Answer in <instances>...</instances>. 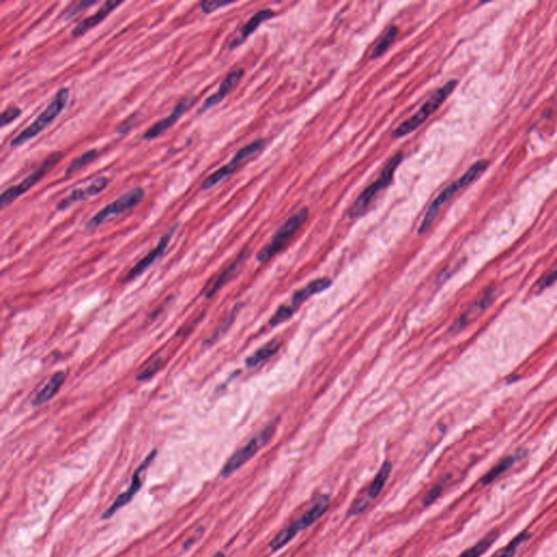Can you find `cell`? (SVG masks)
Returning a JSON list of instances; mask_svg holds the SVG:
<instances>
[{"mask_svg":"<svg viewBox=\"0 0 557 557\" xmlns=\"http://www.w3.org/2000/svg\"><path fill=\"white\" fill-rule=\"evenodd\" d=\"M277 429V422L268 425L263 430L258 433L257 436H254L249 443H246L243 448L236 451L233 455L226 462L221 470V476L228 478L238 472L242 466L245 465L246 462L254 458L257 452L261 450L269 441L273 439Z\"/></svg>","mask_w":557,"mask_h":557,"instance_id":"cell-6","label":"cell"},{"mask_svg":"<svg viewBox=\"0 0 557 557\" xmlns=\"http://www.w3.org/2000/svg\"><path fill=\"white\" fill-rule=\"evenodd\" d=\"M308 214V208L303 207L291 216L280 226V229L275 232L271 241L259 251V253L257 254V261L259 263H265L271 261L275 256L280 253L289 244V242L293 239V236L297 233V231L302 228L303 224L306 222Z\"/></svg>","mask_w":557,"mask_h":557,"instance_id":"cell-4","label":"cell"},{"mask_svg":"<svg viewBox=\"0 0 557 557\" xmlns=\"http://www.w3.org/2000/svg\"><path fill=\"white\" fill-rule=\"evenodd\" d=\"M94 5H95V1H80V3L76 4V5L70 6V7L67 8L64 13H61L60 18L64 20L72 19V18L78 15V13H82L84 10Z\"/></svg>","mask_w":557,"mask_h":557,"instance_id":"cell-29","label":"cell"},{"mask_svg":"<svg viewBox=\"0 0 557 557\" xmlns=\"http://www.w3.org/2000/svg\"><path fill=\"white\" fill-rule=\"evenodd\" d=\"M528 533L523 532L517 535L515 539L511 541L507 546L500 549L497 553H494L491 557H513L516 554L519 546L527 540Z\"/></svg>","mask_w":557,"mask_h":557,"instance_id":"cell-27","label":"cell"},{"mask_svg":"<svg viewBox=\"0 0 557 557\" xmlns=\"http://www.w3.org/2000/svg\"><path fill=\"white\" fill-rule=\"evenodd\" d=\"M555 282H557V268L549 273L548 275L541 277L540 280L535 284V291L538 293L542 292L545 289H548L551 285L554 284Z\"/></svg>","mask_w":557,"mask_h":557,"instance_id":"cell-31","label":"cell"},{"mask_svg":"<svg viewBox=\"0 0 557 557\" xmlns=\"http://www.w3.org/2000/svg\"><path fill=\"white\" fill-rule=\"evenodd\" d=\"M175 230H177V226L171 228L166 234H163V238H161L160 241H159L158 245H157L153 251L149 252L143 259H141L137 265L132 268L131 270L125 275L123 282H127V281L132 280L134 277H139L144 271L146 270L147 268L153 265V261H157V259L165 253L167 247H168L169 243H170L171 238H172Z\"/></svg>","mask_w":557,"mask_h":557,"instance_id":"cell-13","label":"cell"},{"mask_svg":"<svg viewBox=\"0 0 557 557\" xmlns=\"http://www.w3.org/2000/svg\"><path fill=\"white\" fill-rule=\"evenodd\" d=\"M515 456H507V458H503L501 462H497V465L494 466V467L482 478V483H491L492 481H494L497 477H500L503 472H507L509 468H511V465L515 462Z\"/></svg>","mask_w":557,"mask_h":557,"instance_id":"cell-26","label":"cell"},{"mask_svg":"<svg viewBox=\"0 0 557 557\" xmlns=\"http://www.w3.org/2000/svg\"><path fill=\"white\" fill-rule=\"evenodd\" d=\"M21 114H22V110L20 109L19 107L13 106V107L7 108V109L1 114V119H0L1 127H6V125H10L11 122L15 121L17 118H19Z\"/></svg>","mask_w":557,"mask_h":557,"instance_id":"cell-32","label":"cell"},{"mask_svg":"<svg viewBox=\"0 0 557 557\" xmlns=\"http://www.w3.org/2000/svg\"><path fill=\"white\" fill-rule=\"evenodd\" d=\"M280 346L281 341L279 338L271 340L270 342H268L267 344L261 346L259 350H256L253 355L249 356V357L246 359V366L249 368H254L257 367V366L261 365V364L265 363L266 360L273 357V356L277 353Z\"/></svg>","mask_w":557,"mask_h":557,"instance_id":"cell-21","label":"cell"},{"mask_svg":"<svg viewBox=\"0 0 557 557\" xmlns=\"http://www.w3.org/2000/svg\"><path fill=\"white\" fill-rule=\"evenodd\" d=\"M243 76L244 70L241 68L236 69V70L230 72V74L226 76V78L222 81L218 92L212 94V96H209L207 99L202 102V105L200 106V109L198 110V114L200 115V114H204L205 111H207L210 108L219 105L220 102H221L226 96L229 95L231 90L235 88L236 84L239 83L241 78H243Z\"/></svg>","mask_w":557,"mask_h":557,"instance_id":"cell-14","label":"cell"},{"mask_svg":"<svg viewBox=\"0 0 557 557\" xmlns=\"http://www.w3.org/2000/svg\"><path fill=\"white\" fill-rule=\"evenodd\" d=\"M441 491H442V488L440 486L438 487L432 488L428 493L426 494V497H425L424 503L425 507H429L430 504H432L433 502L436 501L439 497H440Z\"/></svg>","mask_w":557,"mask_h":557,"instance_id":"cell-35","label":"cell"},{"mask_svg":"<svg viewBox=\"0 0 557 557\" xmlns=\"http://www.w3.org/2000/svg\"><path fill=\"white\" fill-rule=\"evenodd\" d=\"M62 157H64V153H61V151L51 153L50 155L45 159L44 163L41 165V167L36 169L34 172L31 173L29 177H27L25 180L21 181L19 184L11 186V188H7L5 192H3L1 198H0V207L5 208L6 206L11 204L15 198L22 196L27 191L31 190L35 184H37L39 181L44 178L46 173L48 172L50 169L56 166L57 163L62 159Z\"/></svg>","mask_w":557,"mask_h":557,"instance_id":"cell-7","label":"cell"},{"mask_svg":"<svg viewBox=\"0 0 557 557\" xmlns=\"http://www.w3.org/2000/svg\"><path fill=\"white\" fill-rule=\"evenodd\" d=\"M399 27H395V25H392V27L387 29V33L383 35V39H380L379 43L376 45L373 53H371V55H370V59H371V60H375V59L383 56L385 51H387V49L391 47V45L394 43L397 35H399Z\"/></svg>","mask_w":557,"mask_h":557,"instance_id":"cell-24","label":"cell"},{"mask_svg":"<svg viewBox=\"0 0 557 557\" xmlns=\"http://www.w3.org/2000/svg\"><path fill=\"white\" fill-rule=\"evenodd\" d=\"M98 153H98V151H96V149H90V151L82 153L78 158L71 161V163H69L68 168L66 169L67 177L74 174L76 171L80 170V169L83 168V167H85L88 163H92L95 159H97Z\"/></svg>","mask_w":557,"mask_h":557,"instance_id":"cell-25","label":"cell"},{"mask_svg":"<svg viewBox=\"0 0 557 557\" xmlns=\"http://www.w3.org/2000/svg\"><path fill=\"white\" fill-rule=\"evenodd\" d=\"M108 184H109V180H108V178H106V177H99V178L92 181V182L88 185V188H84V190H85L86 198L95 196V195L99 194L100 192H102V191L107 188Z\"/></svg>","mask_w":557,"mask_h":557,"instance_id":"cell-30","label":"cell"},{"mask_svg":"<svg viewBox=\"0 0 557 557\" xmlns=\"http://www.w3.org/2000/svg\"><path fill=\"white\" fill-rule=\"evenodd\" d=\"M120 5H122L121 1H111V0L106 1L105 4H102V7H100L94 15L78 22V25H76V27L72 29V33H71V34H72L74 37L82 36V35L85 34L88 31L92 29V27H95L96 25H99L102 21H104V20H105L116 8L119 7Z\"/></svg>","mask_w":557,"mask_h":557,"instance_id":"cell-17","label":"cell"},{"mask_svg":"<svg viewBox=\"0 0 557 557\" xmlns=\"http://www.w3.org/2000/svg\"><path fill=\"white\" fill-rule=\"evenodd\" d=\"M329 505H330V499H329L328 495H320L314 502L312 507H309V509H307L301 516L300 518L291 523V525L297 533L305 530V529L308 528L310 525H314L317 521L322 518L326 509H328Z\"/></svg>","mask_w":557,"mask_h":557,"instance_id":"cell-16","label":"cell"},{"mask_svg":"<svg viewBox=\"0 0 557 557\" xmlns=\"http://www.w3.org/2000/svg\"><path fill=\"white\" fill-rule=\"evenodd\" d=\"M403 159H404V153L399 151L385 163V166L380 172L379 178L373 181L371 184L368 185L367 188L356 198L355 202L350 206V210H348V216L350 219H358L368 212L370 204L377 196L378 193L385 190L391 184L395 170L401 165Z\"/></svg>","mask_w":557,"mask_h":557,"instance_id":"cell-2","label":"cell"},{"mask_svg":"<svg viewBox=\"0 0 557 557\" xmlns=\"http://www.w3.org/2000/svg\"><path fill=\"white\" fill-rule=\"evenodd\" d=\"M144 198H145V191L142 188H135L129 191L117 198L115 202H110L109 205L105 206L95 216H92L86 224V228L88 229L97 228L110 216H117V214H123V212L135 207L143 200Z\"/></svg>","mask_w":557,"mask_h":557,"instance_id":"cell-8","label":"cell"},{"mask_svg":"<svg viewBox=\"0 0 557 557\" xmlns=\"http://www.w3.org/2000/svg\"><path fill=\"white\" fill-rule=\"evenodd\" d=\"M66 373H64V371H58V373H55L48 380V383L34 395L32 399V404L34 406H41V405L50 401L64 385V381H66Z\"/></svg>","mask_w":557,"mask_h":557,"instance_id":"cell-19","label":"cell"},{"mask_svg":"<svg viewBox=\"0 0 557 557\" xmlns=\"http://www.w3.org/2000/svg\"><path fill=\"white\" fill-rule=\"evenodd\" d=\"M273 15H275V11L271 9H263L256 13L255 15L243 25L241 31H240L239 35L230 43L229 48H236V47L243 44L246 39H249V35L253 34L261 23L265 22L267 20H270Z\"/></svg>","mask_w":557,"mask_h":557,"instance_id":"cell-18","label":"cell"},{"mask_svg":"<svg viewBox=\"0 0 557 557\" xmlns=\"http://www.w3.org/2000/svg\"><path fill=\"white\" fill-rule=\"evenodd\" d=\"M161 365H163V360H161L160 358L153 360V363L149 364V365L137 376V380H139V381L149 380V378L153 377V376L160 369Z\"/></svg>","mask_w":557,"mask_h":557,"instance_id":"cell-33","label":"cell"},{"mask_svg":"<svg viewBox=\"0 0 557 557\" xmlns=\"http://www.w3.org/2000/svg\"><path fill=\"white\" fill-rule=\"evenodd\" d=\"M488 165H489V163H488L487 160H479L477 161V163H474L458 180H456L455 182L451 183L448 188H444V190L438 195V198L433 200L432 204L430 205V207L427 210L424 219H422L420 226H419L418 234L421 235V234H425L426 232H428L431 226H432V224L436 221V216H438L441 208H442L458 191L465 188L466 186L472 184L476 179L479 178L480 175H481L484 171L487 170Z\"/></svg>","mask_w":557,"mask_h":557,"instance_id":"cell-1","label":"cell"},{"mask_svg":"<svg viewBox=\"0 0 557 557\" xmlns=\"http://www.w3.org/2000/svg\"><path fill=\"white\" fill-rule=\"evenodd\" d=\"M497 537H499V531H491L489 535H486V537H484L483 539H481L479 542L472 545V548L468 549V550H466L465 552H462V554H460L458 557L481 556V555H483L484 553L487 552V551L491 548L492 545H493V543L495 542V540H497Z\"/></svg>","mask_w":557,"mask_h":557,"instance_id":"cell-23","label":"cell"},{"mask_svg":"<svg viewBox=\"0 0 557 557\" xmlns=\"http://www.w3.org/2000/svg\"><path fill=\"white\" fill-rule=\"evenodd\" d=\"M392 472V464L390 462H383V465L380 468L376 477L373 478L371 483L369 484L368 489L364 492L363 497H358L350 507L348 511V516H357L363 513L368 507H369L370 502L377 499L378 495L381 493L385 483L389 480L390 476Z\"/></svg>","mask_w":557,"mask_h":557,"instance_id":"cell-10","label":"cell"},{"mask_svg":"<svg viewBox=\"0 0 557 557\" xmlns=\"http://www.w3.org/2000/svg\"><path fill=\"white\" fill-rule=\"evenodd\" d=\"M157 451L153 450V452L143 460L139 467L137 468V472H134L133 478H132V483L130 486L129 490L125 491V493L120 494L119 497L116 499V501L112 503L111 507L102 515V518L108 519L112 516L115 515L116 511H119L122 507H125L127 504L133 500V497L137 495V492L141 490L142 484H143V474L145 470L149 467L153 458H156Z\"/></svg>","mask_w":557,"mask_h":557,"instance_id":"cell-11","label":"cell"},{"mask_svg":"<svg viewBox=\"0 0 557 557\" xmlns=\"http://www.w3.org/2000/svg\"><path fill=\"white\" fill-rule=\"evenodd\" d=\"M246 258H247V252H243L229 267L224 269V270L220 273L219 277H216V280H214L212 284L208 285L207 289L205 290V295H206L207 298L214 296V295L216 294V293L218 292V291H219L236 273H238L240 267H241L244 261H246Z\"/></svg>","mask_w":557,"mask_h":557,"instance_id":"cell-20","label":"cell"},{"mask_svg":"<svg viewBox=\"0 0 557 557\" xmlns=\"http://www.w3.org/2000/svg\"><path fill=\"white\" fill-rule=\"evenodd\" d=\"M331 279H329V277H318L316 280H312V282H309L308 284L305 285L301 290L296 291V292L293 294L292 298H291L290 304H285V306L287 307V309H289L290 312L294 314L297 308H298L303 303L306 302L309 297L314 296V295L318 294V293L324 292V290L331 287Z\"/></svg>","mask_w":557,"mask_h":557,"instance_id":"cell-15","label":"cell"},{"mask_svg":"<svg viewBox=\"0 0 557 557\" xmlns=\"http://www.w3.org/2000/svg\"><path fill=\"white\" fill-rule=\"evenodd\" d=\"M193 102H195V98H184L181 100L178 105L175 106L174 109L171 112V115L165 119L159 120L155 125H151L145 133H144L143 139L151 141V139H156L160 137L161 134L165 133L167 130L170 129L171 127L178 122V120L184 115V112L188 109Z\"/></svg>","mask_w":557,"mask_h":557,"instance_id":"cell-12","label":"cell"},{"mask_svg":"<svg viewBox=\"0 0 557 557\" xmlns=\"http://www.w3.org/2000/svg\"><path fill=\"white\" fill-rule=\"evenodd\" d=\"M232 4H234L233 1H202L200 3V7L202 13L209 15V13L219 10L220 8L226 7Z\"/></svg>","mask_w":557,"mask_h":557,"instance_id":"cell-34","label":"cell"},{"mask_svg":"<svg viewBox=\"0 0 557 557\" xmlns=\"http://www.w3.org/2000/svg\"><path fill=\"white\" fill-rule=\"evenodd\" d=\"M69 96H70L69 88H60L56 92V95L54 96L53 100L49 102L46 109L29 127L25 128L21 133L18 134L17 137L10 143V146H20V145L25 144V142L29 141V139L39 135L45 128L48 127L51 122L54 121L60 115L61 111L66 107Z\"/></svg>","mask_w":557,"mask_h":557,"instance_id":"cell-5","label":"cell"},{"mask_svg":"<svg viewBox=\"0 0 557 557\" xmlns=\"http://www.w3.org/2000/svg\"><path fill=\"white\" fill-rule=\"evenodd\" d=\"M212 557H226V555H224V553L219 552L214 554Z\"/></svg>","mask_w":557,"mask_h":557,"instance_id":"cell-36","label":"cell"},{"mask_svg":"<svg viewBox=\"0 0 557 557\" xmlns=\"http://www.w3.org/2000/svg\"><path fill=\"white\" fill-rule=\"evenodd\" d=\"M491 300L492 298L491 296H490V293H488L487 295L482 296L481 298L478 301V302L474 303V304L472 305V307H469V308L466 310L465 314L462 315V316L458 319V322H456V324H454L453 328L460 330V329L467 326V324H470L474 319H476V317L479 316L482 312L486 310V308H487V307L489 306L490 303H491Z\"/></svg>","mask_w":557,"mask_h":557,"instance_id":"cell-22","label":"cell"},{"mask_svg":"<svg viewBox=\"0 0 557 557\" xmlns=\"http://www.w3.org/2000/svg\"><path fill=\"white\" fill-rule=\"evenodd\" d=\"M265 139H257V141H254L253 143L249 144V145L244 146L243 149H240V151L234 155L233 158H232V160L230 161L228 165L214 171L212 174H210L209 177L205 179L202 184V190L207 191L216 186L218 183L221 182L226 177H229L236 169L239 168L242 163L247 160L249 157L254 156L258 151H261V149L265 147Z\"/></svg>","mask_w":557,"mask_h":557,"instance_id":"cell-9","label":"cell"},{"mask_svg":"<svg viewBox=\"0 0 557 557\" xmlns=\"http://www.w3.org/2000/svg\"><path fill=\"white\" fill-rule=\"evenodd\" d=\"M458 82L456 80L448 81V83L444 84L442 88L433 92L432 96L421 106L420 109L411 116L408 119L405 120L403 123L399 125L392 133L393 139H401L406 137L408 134L413 133L415 130L418 129L427 119L433 115L436 110L440 108L443 102L448 99V96L452 94L453 90H455Z\"/></svg>","mask_w":557,"mask_h":557,"instance_id":"cell-3","label":"cell"},{"mask_svg":"<svg viewBox=\"0 0 557 557\" xmlns=\"http://www.w3.org/2000/svg\"><path fill=\"white\" fill-rule=\"evenodd\" d=\"M85 198L86 194L84 188H76V190L72 191V192L69 194V196H67L66 198H64V200H61V202L57 205V209H67V208L70 207L71 205L78 202V200H82Z\"/></svg>","mask_w":557,"mask_h":557,"instance_id":"cell-28","label":"cell"}]
</instances>
